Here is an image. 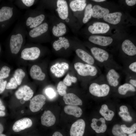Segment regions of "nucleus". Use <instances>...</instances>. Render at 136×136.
<instances>
[{
	"mask_svg": "<svg viewBox=\"0 0 136 136\" xmlns=\"http://www.w3.org/2000/svg\"><path fill=\"white\" fill-rule=\"evenodd\" d=\"M5 109V108L4 106L2 105L0 106V110L2 111L4 110Z\"/></svg>",
	"mask_w": 136,
	"mask_h": 136,
	"instance_id": "51",
	"label": "nucleus"
},
{
	"mask_svg": "<svg viewBox=\"0 0 136 136\" xmlns=\"http://www.w3.org/2000/svg\"><path fill=\"white\" fill-rule=\"evenodd\" d=\"M3 105V104L1 100L0 99V106Z\"/></svg>",
	"mask_w": 136,
	"mask_h": 136,
	"instance_id": "54",
	"label": "nucleus"
},
{
	"mask_svg": "<svg viewBox=\"0 0 136 136\" xmlns=\"http://www.w3.org/2000/svg\"><path fill=\"white\" fill-rule=\"evenodd\" d=\"M106 72L105 76L106 80L110 87H116L119 84L121 76L117 71L118 69L113 67L106 68Z\"/></svg>",
	"mask_w": 136,
	"mask_h": 136,
	"instance_id": "8",
	"label": "nucleus"
},
{
	"mask_svg": "<svg viewBox=\"0 0 136 136\" xmlns=\"http://www.w3.org/2000/svg\"><path fill=\"white\" fill-rule=\"evenodd\" d=\"M69 69V64L66 62L57 63L50 68L51 73L56 77H61L64 75Z\"/></svg>",
	"mask_w": 136,
	"mask_h": 136,
	"instance_id": "16",
	"label": "nucleus"
},
{
	"mask_svg": "<svg viewBox=\"0 0 136 136\" xmlns=\"http://www.w3.org/2000/svg\"><path fill=\"white\" fill-rule=\"evenodd\" d=\"M32 124V121L30 119L25 118L16 121L13 125L12 128L15 132H18L30 127Z\"/></svg>",
	"mask_w": 136,
	"mask_h": 136,
	"instance_id": "19",
	"label": "nucleus"
},
{
	"mask_svg": "<svg viewBox=\"0 0 136 136\" xmlns=\"http://www.w3.org/2000/svg\"><path fill=\"white\" fill-rule=\"evenodd\" d=\"M30 73L31 78L35 80L42 81L44 80L46 77L45 74L43 72L41 67L36 65L31 67Z\"/></svg>",
	"mask_w": 136,
	"mask_h": 136,
	"instance_id": "26",
	"label": "nucleus"
},
{
	"mask_svg": "<svg viewBox=\"0 0 136 136\" xmlns=\"http://www.w3.org/2000/svg\"><path fill=\"white\" fill-rule=\"evenodd\" d=\"M48 29V23L44 22L37 27L27 31L26 39L31 42L38 41L40 40L42 36L46 34Z\"/></svg>",
	"mask_w": 136,
	"mask_h": 136,
	"instance_id": "7",
	"label": "nucleus"
},
{
	"mask_svg": "<svg viewBox=\"0 0 136 136\" xmlns=\"http://www.w3.org/2000/svg\"><path fill=\"white\" fill-rule=\"evenodd\" d=\"M90 93L98 97H105L109 94L110 86L107 83L105 76L101 74L90 84L89 88Z\"/></svg>",
	"mask_w": 136,
	"mask_h": 136,
	"instance_id": "5",
	"label": "nucleus"
},
{
	"mask_svg": "<svg viewBox=\"0 0 136 136\" xmlns=\"http://www.w3.org/2000/svg\"><path fill=\"white\" fill-rule=\"evenodd\" d=\"M120 48L122 53L127 59L135 58L136 55V46L130 40H124L121 44Z\"/></svg>",
	"mask_w": 136,
	"mask_h": 136,
	"instance_id": "11",
	"label": "nucleus"
},
{
	"mask_svg": "<svg viewBox=\"0 0 136 136\" xmlns=\"http://www.w3.org/2000/svg\"><path fill=\"white\" fill-rule=\"evenodd\" d=\"M4 130V127L0 123V134L3 132Z\"/></svg>",
	"mask_w": 136,
	"mask_h": 136,
	"instance_id": "48",
	"label": "nucleus"
},
{
	"mask_svg": "<svg viewBox=\"0 0 136 136\" xmlns=\"http://www.w3.org/2000/svg\"><path fill=\"white\" fill-rule=\"evenodd\" d=\"M74 67L79 75L83 77H89L95 79L101 74L100 70L97 65L77 62L74 64Z\"/></svg>",
	"mask_w": 136,
	"mask_h": 136,
	"instance_id": "6",
	"label": "nucleus"
},
{
	"mask_svg": "<svg viewBox=\"0 0 136 136\" xmlns=\"http://www.w3.org/2000/svg\"><path fill=\"white\" fill-rule=\"evenodd\" d=\"M1 45H0V53L1 52Z\"/></svg>",
	"mask_w": 136,
	"mask_h": 136,
	"instance_id": "56",
	"label": "nucleus"
},
{
	"mask_svg": "<svg viewBox=\"0 0 136 136\" xmlns=\"http://www.w3.org/2000/svg\"><path fill=\"white\" fill-rule=\"evenodd\" d=\"M45 93L47 97L50 99L53 98L56 96V93L52 88H49L45 90Z\"/></svg>",
	"mask_w": 136,
	"mask_h": 136,
	"instance_id": "44",
	"label": "nucleus"
},
{
	"mask_svg": "<svg viewBox=\"0 0 136 136\" xmlns=\"http://www.w3.org/2000/svg\"><path fill=\"white\" fill-rule=\"evenodd\" d=\"M33 92L30 87L24 85L20 87L15 93L16 98L18 99H23L25 101L29 100L33 96Z\"/></svg>",
	"mask_w": 136,
	"mask_h": 136,
	"instance_id": "15",
	"label": "nucleus"
},
{
	"mask_svg": "<svg viewBox=\"0 0 136 136\" xmlns=\"http://www.w3.org/2000/svg\"><path fill=\"white\" fill-rule=\"evenodd\" d=\"M46 98L43 95L39 94L33 97L30 101L29 108L32 112H38L40 110L45 103Z\"/></svg>",
	"mask_w": 136,
	"mask_h": 136,
	"instance_id": "14",
	"label": "nucleus"
},
{
	"mask_svg": "<svg viewBox=\"0 0 136 136\" xmlns=\"http://www.w3.org/2000/svg\"><path fill=\"white\" fill-rule=\"evenodd\" d=\"M67 86L63 81H60L58 83L57 87V89L59 95L63 96L67 94Z\"/></svg>",
	"mask_w": 136,
	"mask_h": 136,
	"instance_id": "38",
	"label": "nucleus"
},
{
	"mask_svg": "<svg viewBox=\"0 0 136 136\" xmlns=\"http://www.w3.org/2000/svg\"><path fill=\"white\" fill-rule=\"evenodd\" d=\"M21 13L13 0H9L0 6V32L5 31L19 19Z\"/></svg>",
	"mask_w": 136,
	"mask_h": 136,
	"instance_id": "2",
	"label": "nucleus"
},
{
	"mask_svg": "<svg viewBox=\"0 0 136 136\" xmlns=\"http://www.w3.org/2000/svg\"><path fill=\"white\" fill-rule=\"evenodd\" d=\"M123 70L126 75H136V61L135 58L125 59L124 62Z\"/></svg>",
	"mask_w": 136,
	"mask_h": 136,
	"instance_id": "20",
	"label": "nucleus"
},
{
	"mask_svg": "<svg viewBox=\"0 0 136 136\" xmlns=\"http://www.w3.org/2000/svg\"><path fill=\"white\" fill-rule=\"evenodd\" d=\"M128 136H136V133H133L130 134L128 135Z\"/></svg>",
	"mask_w": 136,
	"mask_h": 136,
	"instance_id": "52",
	"label": "nucleus"
},
{
	"mask_svg": "<svg viewBox=\"0 0 136 136\" xmlns=\"http://www.w3.org/2000/svg\"><path fill=\"white\" fill-rule=\"evenodd\" d=\"M92 5L91 4H88L86 7L82 20L84 23H87L92 17Z\"/></svg>",
	"mask_w": 136,
	"mask_h": 136,
	"instance_id": "35",
	"label": "nucleus"
},
{
	"mask_svg": "<svg viewBox=\"0 0 136 136\" xmlns=\"http://www.w3.org/2000/svg\"><path fill=\"white\" fill-rule=\"evenodd\" d=\"M63 99L65 104L68 105L81 106L83 104L82 100L73 93L66 94L63 96Z\"/></svg>",
	"mask_w": 136,
	"mask_h": 136,
	"instance_id": "25",
	"label": "nucleus"
},
{
	"mask_svg": "<svg viewBox=\"0 0 136 136\" xmlns=\"http://www.w3.org/2000/svg\"><path fill=\"white\" fill-rule=\"evenodd\" d=\"M37 1L35 0H13V2L18 8L28 10Z\"/></svg>",
	"mask_w": 136,
	"mask_h": 136,
	"instance_id": "28",
	"label": "nucleus"
},
{
	"mask_svg": "<svg viewBox=\"0 0 136 136\" xmlns=\"http://www.w3.org/2000/svg\"><path fill=\"white\" fill-rule=\"evenodd\" d=\"M85 126V122L83 119L78 120L71 126L70 131V136H83Z\"/></svg>",
	"mask_w": 136,
	"mask_h": 136,
	"instance_id": "13",
	"label": "nucleus"
},
{
	"mask_svg": "<svg viewBox=\"0 0 136 136\" xmlns=\"http://www.w3.org/2000/svg\"><path fill=\"white\" fill-rule=\"evenodd\" d=\"M18 84L15 78L13 77L11 78L9 82L7 84L6 88L7 89H14L17 88Z\"/></svg>",
	"mask_w": 136,
	"mask_h": 136,
	"instance_id": "43",
	"label": "nucleus"
},
{
	"mask_svg": "<svg viewBox=\"0 0 136 136\" xmlns=\"http://www.w3.org/2000/svg\"><path fill=\"white\" fill-rule=\"evenodd\" d=\"M27 31L22 21L19 20L7 39L11 54L19 53L25 42Z\"/></svg>",
	"mask_w": 136,
	"mask_h": 136,
	"instance_id": "1",
	"label": "nucleus"
},
{
	"mask_svg": "<svg viewBox=\"0 0 136 136\" xmlns=\"http://www.w3.org/2000/svg\"><path fill=\"white\" fill-rule=\"evenodd\" d=\"M123 16L121 12L116 11L109 13L104 16L103 19L107 23L116 25L121 22Z\"/></svg>",
	"mask_w": 136,
	"mask_h": 136,
	"instance_id": "17",
	"label": "nucleus"
},
{
	"mask_svg": "<svg viewBox=\"0 0 136 136\" xmlns=\"http://www.w3.org/2000/svg\"><path fill=\"white\" fill-rule=\"evenodd\" d=\"M64 110L67 114L77 118L80 117L82 114V110L77 106L68 105L65 106Z\"/></svg>",
	"mask_w": 136,
	"mask_h": 136,
	"instance_id": "27",
	"label": "nucleus"
},
{
	"mask_svg": "<svg viewBox=\"0 0 136 136\" xmlns=\"http://www.w3.org/2000/svg\"><path fill=\"white\" fill-rule=\"evenodd\" d=\"M5 114V112L2 111H0V116H4Z\"/></svg>",
	"mask_w": 136,
	"mask_h": 136,
	"instance_id": "50",
	"label": "nucleus"
},
{
	"mask_svg": "<svg viewBox=\"0 0 136 136\" xmlns=\"http://www.w3.org/2000/svg\"><path fill=\"white\" fill-rule=\"evenodd\" d=\"M126 82L136 87V75H126Z\"/></svg>",
	"mask_w": 136,
	"mask_h": 136,
	"instance_id": "42",
	"label": "nucleus"
},
{
	"mask_svg": "<svg viewBox=\"0 0 136 136\" xmlns=\"http://www.w3.org/2000/svg\"><path fill=\"white\" fill-rule=\"evenodd\" d=\"M88 39L96 46L103 49L111 45L114 42L113 38L111 37L99 35H91Z\"/></svg>",
	"mask_w": 136,
	"mask_h": 136,
	"instance_id": "9",
	"label": "nucleus"
},
{
	"mask_svg": "<svg viewBox=\"0 0 136 136\" xmlns=\"http://www.w3.org/2000/svg\"><path fill=\"white\" fill-rule=\"evenodd\" d=\"M10 71V69L8 67L4 66L0 71V80L8 77Z\"/></svg>",
	"mask_w": 136,
	"mask_h": 136,
	"instance_id": "41",
	"label": "nucleus"
},
{
	"mask_svg": "<svg viewBox=\"0 0 136 136\" xmlns=\"http://www.w3.org/2000/svg\"><path fill=\"white\" fill-rule=\"evenodd\" d=\"M91 126L92 128L97 133H104L107 130V126L105 119L102 117L99 119L93 118Z\"/></svg>",
	"mask_w": 136,
	"mask_h": 136,
	"instance_id": "18",
	"label": "nucleus"
},
{
	"mask_svg": "<svg viewBox=\"0 0 136 136\" xmlns=\"http://www.w3.org/2000/svg\"><path fill=\"white\" fill-rule=\"evenodd\" d=\"M110 13L109 9L98 5H95L92 7V17L95 18H103Z\"/></svg>",
	"mask_w": 136,
	"mask_h": 136,
	"instance_id": "23",
	"label": "nucleus"
},
{
	"mask_svg": "<svg viewBox=\"0 0 136 136\" xmlns=\"http://www.w3.org/2000/svg\"><path fill=\"white\" fill-rule=\"evenodd\" d=\"M92 1L97 3L102 2L106 1L105 0H93Z\"/></svg>",
	"mask_w": 136,
	"mask_h": 136,
	"instance_id": "49",
	"label": "nucleus"
},
{
	"mask_svg": "<svg viewBox=\"0 0 136 136\" xmlns=\"http://www.w3.org/2000/svg\"><path fill=\"white\" fill-rule=\"evenodd\" d=\"M112 132L115 136H127L126 133H124L122 130L120 126L118 124L114 125L112 128Z\"/></svg>",
	"mask_w": 136,
	"mask_h": 136,
	"instance_id": "37",
	"label": "nucleus"
},
{
	"mask_svg": "<svg viewBox=\"0 0 136 136\" xmlns=\"http://www.w3.org/2000/svg\"><path fill=\"white\" fill-rule=\"evenodd\" d=\"M25 75V72L22 69H18L15 71L13 76L16 80L18 85H20L21 84Z\"/></svg>",
	"mask_w": 136,
	"mask_h": 136,
	"instance_id": "36",
	"label": "nucleus"
},
{
	"mask_svg": "<svg viewBox=\"0 0 136 136\" xmlns=\"http://www.w3.org/2000/svg\"><path fill=\"white\" fill-rule=\"evenodd\" d=\"M125 2L126 4L129 6H133L136 4V0H126Z\"/></svg>",
	"mask_w": 136,
	"mask_h": 136,
	"instance_id": "46",
	"label": "nucleus"
},
{
	"mask_svg": "<svg viewBox=\"0 0 136 136\" xmlns=\"http://www.w3.org/2000/svg\"><path fill=\"white\" fill-rule=\"evenodd\" d=\"M120 127L125 133L130 134L133 133L136 130V123H134L130 127H128L125 124H122L120 126Z\"/></svg>",
	"mask_w": 136,
	"mask_h": 136,
	"instance_id": "39",
	"label": "nucleus"
},
{
	"mask_svg": "<svg viewBox=\"0 0 136 136\" xmlns=\"http://www.w3.org/2000/svg\"><path fill=\"white\" fill-rule=\"evenodd\" d=\"M86 1L85 0H74L70 3L69 6L71 10L74 11L83 10L86 6Z\"/></svg>",
	"mask_w": 136,
	"mask_h": 136,
	"instance_id": "30",
	"label": "nucleus"
},
{
	"mask_svg": "<svg viewBox=\"0 0 136 136\" xmlns=\"http://www.w3.org/2000/svg\"><path fill=\"white\" fill-rule=\"evenodd\" d=\"M40 48L36 46L25 47L21 50L20 57L26 60H34L38 58L41 54Z\"/></svg>",
	"mask_w": 136,
	"mask_h": 136,
	"instance_id": "10",
	"label": "nucleus"
},
{
	"mask_svg": "<svg viewBox=\"0 0 136 136\" xmlns=\"http://www.w3.org/2000/svg\"><path fill=\"white\" fill-rule=\"evenodd\" d=\"M90 50L97 63L104 66L105 68L113 67L118 69L121 68L113 60L108 52L104 49L94 46L91 47Z\"/></svg>",
	"mask_w": 136,
	"mask_h": 136,
	"instance_id": "3",
	"label": "nucleus"
},
{
	"mask_svg": "<svg viewBox=\"0 0 136 136\" xmlns=\"http://www.w3.org/2000/svg\"><path fill=\"white\" fill-rule=\"evenodd\" d=\"M136 88L126 82L119 85L118 87V93L122 95H125L128 92H135Z\"/></svg>",
	"mask_w": 136,
	"mask_h": 136,
	"instance_id": "33",
	"label": "nucleus"
},
{
	"mask_svg": "<svg viewBox=\"0 0 136 136\" xmlns=\"http://www.w3.org/2000/svg\"><path fill=\"white\" fill-rule=\"evenodd\" d=\"M110 29L109 25L107 23L96 21L89 26L88 30L93 35L103 34L107 33Z\"/></svg>",
	"mask_w": 136,
	"mask_h": 136,
	"instance_id": "12",
	"label": "nucleus"
},
{
	"mask_svg": "<svg viewBox=\"0 0 136 136\" xmlns=\"http://www.w3.org/2000/svg\"><path fill=\"white\" fill-rule=\"evenodd\" d=\"M39 11L37 9H29L25 12L22 21L27 31L44 22L45 15Z\"/></svg>",
	"mask_w": 136,
	"mask_h": 136,
	"instance_id": "4",
	"label": "nucleus"
},
{
	"mask_svg": "<svg viewBox=\"0 0 136 136\" xmlns=\"http://www.w3.org/2000/svg\"><path fill=\"white\" fill-rule=\"evenodd\" d=\"M7 81L3 79L0 80V94L4 90L7 85Z\"/></svg>",
	"mask_w": 136,
	"mask_h": 136,
	"instance_id": "45",
	"label": "nucleus"
},
{
	"mask_svg": "<svg viewBox=\"0 0 136 136\" xmlns=\"http://www.w3.org/2000/svg\"><path fill=\"white\" fill-rule=\"evenodd\" d=\"M0 136H6L5 134L2 133L0 134Z\"/></svg>",
	"mask_w": 136,
	"mask_h": 136,
	"instance_id": "55",
	"label": "nucleus"
},
{
	"mask_svg": "<svg viewBox=\"0 0 136 136\" xmlns=\"http://www.w3.org/2000/svg\"><path fill=\"white\" fill-rule=\"evenodd\" d=\"M57 11L59 17L63 20L65 19L69 15L68 8L66 1L64 0H58L57 2Z\"/></svg>",
	"mask_w": 136,
	"mask_h": 136,
	"instance_id": "21",
	"label": "nucleus"
},
{
	"mask_svg": "<svg viewBox=\"0 0 136 136\" xmlns=\"http://www.w3.org/2000/svg\"><path fill=\"white\" fill-rule=\"evenodd\" d=\"M99 113L105 119L108 121L111 120L115 114L114 112L109 109L108 106L105 104L101 106Z\"/></svg>",
	"mask_w": 136,
	"mask_h": 136,
	"instance_id": "31",
	"label": "nucleus"
},
{
	"mask_svg": "<svg viewBox=\"0 0 136 136\" xmlns=\"http://www.w3.org/2000/svg\"><path fill=\"white\" fill-rule=\"evenodd\" d=\"M52 136H63L62 133L58 131H56L53 134Z\"/></svg>",
	"mask_w": 136,
	"mask_h": 136,
	"instance_id": "47",
	"label": "nucleus"
},
{
	"mask_svg": "<svg viewBox=\"0 0 136 136\" xmlns=\"http://www.w3.org/2000/svg\"><path fill=\"white\" fill-rule=\"evenodd\" d=\"M70 44L67 39L65 37H60L58 39L53 43V47L56 51L60 50L62 48L67 49L70 46Z\"/></svg>",
	"mask_w": 136,
	"mask_h": 136,
	"instance_id": "29",
	"label": "nucleus"
},
{
	"mask_svg": "<svg viewBox=\"0 0 136 136\" xmlns=\"http://www.w3.org/2000/svg\"><path fill=\"white\" fill-rule=\"evenodd\" d=\"M69 20H70L69 19V18H67L65 19L66 21L67 22H69Z\"/></svg>",
	"mask_w": 136,
	"mask_h": 136,
	"instance_id": "53",
	"label": "nucleus"
},
{
	"mask_svg": "<svg viewBox=\"0 0 136 136\" xmlns=\"http://www.w3.org/2000/svg\"><path fill=\"white\" fill-rule=\"evenodd\" d=\"M41 119L42 124L47 127L54 125L56 120L55 116L49 110L44 111L41 117Z\"/></svg>",
	"mask_w": 136,
	"mask_h": 136,
	"instance_id": "24",
	"label": "nucleus"
},
{
	"mask_svg": "<svg viewBox=\"0 0 136 136\" xmlns=\"http://www.w3.org/2000/svg\"><path fill=\"white\" fill-rule=\"evenodd\" d=\"M120 110L118 114L123 120L126 122L132 121V118L130 114L127 107L125 105L122 106L120 107Z\"/></svg>",
	"mask_w": 136,
	"mask_h": 136,
	"instance_id": "34",
	"label": "nucleus"
},
{
	"mask_svg": "<svg viewBox=\"0 0 136 136\" xmlns=\"http://www.w3.org/2000/svg\"><path fill=\"white\" fill-rule=\"evenodd\" d=\"M77 81V79L76 77L71 76L68 74L64 79L63 82L67 86H70L72 83H75Z\"/></svg>",
	"mask_w": 136,
	"mask_h": 136,
	"instance_id": "40",
	"label": "nucleus"
},
{
	"mask_svg": "<svg viewBox=\"0 0 136 136\" xmlns=\"http://www.w3.org/2000/svg\"><path fill=\"white\" fill-rule=\"evenodd\" d=\"M75 52L78 56L85 63L95 65L96 62L92 56L85 50L79 48L76 50Z\"/></svg>",
	"mask_w": 136,
	"mask_h": 136,
	"instance_id": "22",
	"label": "nucleus"
},
{
	"mask_svg": "<svg viewBox=\"0 0 136 136\" xmlns=\"http://www.w3.org/2000/svg\"><path fill=\"white\" fill-rule=\"evenodd\" d=\"M66 29L65 25L62 22L57 24L56 26H54L52 29V32L55 37H61L65 33Z\"/></svg>",
	"mask_w": 136,
	"mask_h": 136,
	"instance_id": "32",
	"label": "nucleus"
}]
</instances>
